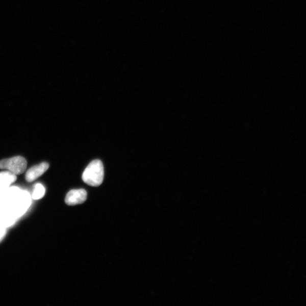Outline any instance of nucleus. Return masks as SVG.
Segmentation results:
<instances>
[{
    "label": "nucleus",
    "instance_id": "nucleus-1",
    "mask_svg": "<svg viewBox=\"0 0 306 306\" xmlns=\"http://www.w3.org/2000/svg\"><path fill=\"white\" fill-rule=\"evenodd\" d=\"M31 194L18 187H10L0 195V207L17 219L28 211L32 203Z\"/></svg>",
    "mask_w": 306,
    "mask_h": 306
},
{
    "label": "nucleus",
    "instance_id": "nucleus-2",
    "mask_svg": "<svg viewBox=\"0 0 306 306\" xmlns=\"http://www.w3.org/2000/svg\"><path fill=\"white\" fill-rule=\"evenodd\" d=\"M82 178L87 185L90 186H100L104 178L103 163L98 160L92 161L85 168Z\"/></svg>",
    "mask_w": 306,
    "mask_h": 306
},
{
    "label": "nucleus",
    "instance_id": "nucleus-3",
    "mask_svg": "<svg viewBox=\"0 0 306 306\" xmlns=\"http://www.w3.org/2000/svg\"><path fill=\"white\" fill-rule=\"evenodd\" d=\"M28 162L22 157L17 156L0 161V169L7 170L15 175H20L27 169Z\"/></svg>",
    "mask_w": 306,
    "mask_h": 306
},
{
    "label": "nucleus",
    "instance_id": "nucleus-4",
    "mask_svg": "<svg viewBox=\"0 0 306 306\" xmlns=\"http://www.w3.org/2000/svg\"><path fill=\"white\" fill-rule=\"evenodd\" d=\"M88 193L84 189L70 191L65 197V203L69 206L83 203L86 200Z\"/></svg>",
    "mask_w": 306,
    "mask_h": 306
},
{
    "label": "nucleus",
    "instance_id": "nucleus-5",
    "mask_svg": "<svg viewBox=\"0 0 306 306\" xmlns=\"http://www.w3.org/2000/svg\"><path fill=\"white\" fill-rule=\"evenodd\" d=\"M49 165L47 162H42L38 165L34 166L26 173L25 178L28 182H33L38 177L43 175L49 168Z\"/></svg>",
    "mask_w": 306,
    "mask_h": 306
},
{
    "label": "nucleus",
    "instance_id": "nucleus-6",
    "mask_svg": "<svg viewBox=\"0 0 306 306\" xmlns=\"http://www.w3.org/2000/svg\"><path fill=\"white\" fill-rule=\"evenodd\" d=\"M17 181L16 175L8 171L0 172V195Z\"/></svg>",
    "mask_w": 306,
    "mask_h": 306
},
{
    "label": "nucleus",
    "instance_id": "nucleus-7",
    "mask_svg": "<svg viewBox=\"0 0 306 306\" xmlns=\"http://www.w3.org/2000/svg\"><path fill=\"white\" fill-rule=\"evenodd\" d=\"M45 193V188L42 184L37 183L34 186L31 197L35 200H38L42 198Z\"/></svg>",
    "mask_w": 306,
    "mask_h": 306
},
{
    "label": "nucleus",
    "instance_id": "nucleus-8",
    "mask_svg": "<svg viewBox=\"0 0 306 306\" xmlns=\"http://www.w3.org/2000/svg\"><path fill=\"white\" fill-rule=\"evenodd\" d=\"M5 232H6V228L0 226V241L4 238Z\"/></svg>",
    "mask_w": 306,
    "mask_h": 306
}]
</instances>
